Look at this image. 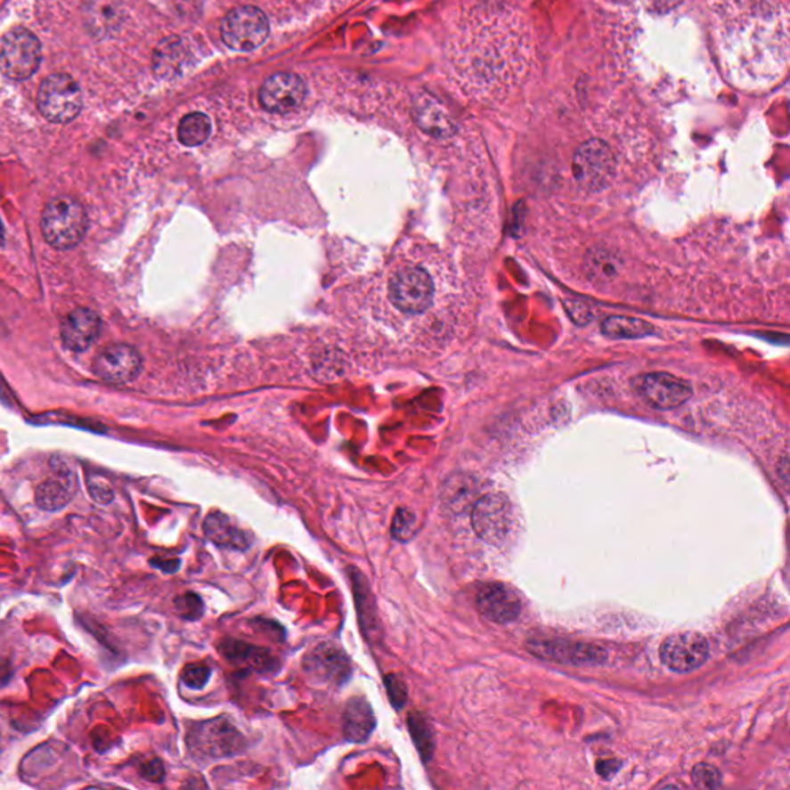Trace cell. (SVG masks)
Instances as JSON below:
<instances>
[{"label": "cell", "mask_w": 790, "mask_h": 790, "mask_svg": "<svg viewBox=\"0 0 790 790\" xmlns=\"http://www.w3.org/2000/svg\"><path fill=\"white\" fill-rule=\"evenodd\" d=\"M476 494V482L465 474H456L446 480L442 490L444 505L456 513L467 509Z\"/></svg>", "instance_id": "cell-23"}, {"label": "cell", "mask_w": 790, "mask_h": 790, "mask_svg": "<svg viewBox=\"0 0 790 790\" xmlns=\"http://www.w3.org/2000/svg\"><path fill=\"white\" fill-rule=\"evenodd\" d=\"M4 241V229H2V224H0V244Z\"/></svg>", "instance_id": "cell-37"}, {"label": "cell", "mask_w": 790, "mask_h": 790, "mask_svg": "<svg viewBox=\"0 0 790 790\" xmlns=\"http://www.w3.org/2000/svg\"><path fill=\"white\" fill-rule=\"evenodd\" d=\"M151 566H158L159 570L168 571V573H172V570L168 568V566H174L175 570H178L176 566H179L178 560H175V562H161V560H151Z\"/></svg>", "instance_id": "cell-36"}, {"label": "cell", "mask_w": 790, "mask_h": 790, "mask_svg": "<svg viewBox=\"0 0 790 790\" xmlns=\"http://www.w3.org/2000/svg\"><path fill=\"white\" fill-rule=\"evenodd\" d=\"M101 318L87 307H77L69 312L61 323V338L69 351L84 352L98 340L101 334Z\"/></svg>", "instance_id": "cell-15"}, {"label": "cell", "mask_w": 790, "mask_h": 790, "mask_svg": "<svg viewBox=\"0 0 790 790\" xmlns=\"http://www.w3.org/2000/svg\"><path fill=\"white\" fill-rule=\"evenodd\" d=\"M42 235L52 248L67 250L84 240L88 216L81 202L71 197H58L46 202L41 216Z\"/></svg>", "instance_id": "cell-2"}, {"label": "cell", "mask_w": 790, "mask_h": 790, "mask_svg": "<svg viewBox=\"0 0 790 790\" xmlns=\"http://www.w3.org/2000/svg\"><path fill=\"white\" fill-rule=\"evenodd\" d=\"M600 332L608 338H644L655 334V326L646 320L623 315L607 317L600 324Z\"/></svg>", "instance_id": "cell-22"}, {"label": "cell", "mask_w": 790, "mask_h": 790, "mask_svg": "<svg viewBox=\"0 0 790 790\" xmlns=\"http://www.w3.org/2000/svg\"><path fill=\"white\" fill-rule=\"evenodd\" d=\"M616 174V158L610 145L600 139L583 143L573 158V176L587 191H599L612 183Z\"/></svg>", "instance_id": "cell-3"}, {"label": "cell", "mask_w": 790, "mask_h": 790, "mask_svg": "<svg viewBox=\"0 0 790 790\" xmlns=\"http://www.w3.org/2000/svg\"><path fill=\"white\" fill-rule=\"evenodd\" d=\"M204 533L208 541L221 549L244 551L250 547V539L244 531L240 530L229 516L214 511L204 520Z\"/></svg>", "instance_id": "cell-20"}, {"label": "cell", "mask_w": 790, "mask_h": 790, "mask_svg": "<svg viewBox=\"0 0 790 790\" xmlns=\"http://www.w3.org/2000/svg\"><path fill=\"white\" fill-rule=\"evenodd\" d=\"M191 61V48L178 36L162 41L153 54V67L162 79H172L181 75Z\"/></svg>", "instance_id": "cell-18"}, {"label": "cell", "mask_w": 790, "mask_h": 790, "mask_svg": "<svg viewBox=\"0 0 790 790\" xmlns=\"http://www.w3.org/2000/svg\"><path fill=\"white\" fill-rule=\"evenodd\" d=\"M412 118L423 132L434 138H450L456 133V124L437 99L423 94L416 99Z\"/></svg>", "instance_id": "cell-17"}, {"label": "cell", "mask_w": 790, "mask_h": 790, "mask_svg": "<svg viewBox=\"0 0 790 790\" xmlns=\"http://www.w3.org/2000/svg\"><path fill=\"white\" fill-rule=\"evenodd\" d=\"M71 499H73V494L69 491V485L64 484V480H45L36 490V503L44 511H50V513L64 509L71 502Z\"/></svg>", "instance_id": "cell-24"}, {"label": "cell", "mask_w": 790, "mask_h": 790, "mask_svg": "<svg viewBox=\"0 0 790 790\" xmlns=\"http://www.w3.org/2000/svg\"><path fill=\"white\" fill-rule=\"evenodd\" d=\"M664 665L678 673H688L703 665L709 658V642L695 631L676 633L664 640L659 648Z\"/></svg>", "instance_id": "cell-10"}, {"label": "cell", "mask_w": 790, "mask_h": 790, "mask_svg": "<svg viewBox=\"0 0 790 790\" xmlns=\"http://www.w3.org/2000/svg\"><path fill=\"white\" fill-rule=\"evenodd\" d=\"M480 613L497 623H513L519 617L520 606L517 594L503 583H486L477 593Z\"/></svg>", "instance_id": "cell-16"}, {"label": "cell", "mask_w": 790, "mask_h": 790, "mask_svg": "<svg viewBox=\"0 0 790 790\" xmlns=\"http://www.w3.org/2000/svg\"><path fill=\"white\" fill-rule=\"evenodd\" d=\"M385 686H387V698L394 707L403 709L406 699H408V688H406L403 678L400 675H387L385 678Z\"/></svg>", "instance_id": "cell-31"}, {"label": "cell", "mask_w": 790, "mask_h": 790, "mask_svg": "<svg viewBox=\"0 0 790 790\" xmlns=\"http://www.w3.org/2000/svg\"><path fill=\"white\" fill-rule=\"evenodd\" d=\"M185 739L191 755L198 761H216L240 755L248 747V739L225 716L193 724Z\"/></svg>", "instance_id": "cell-1"}, {"label": "cell", "mask_w": 790, "mask_h": 790, "mask_svg": "<svg viewBox=\"0 0 790 790\" xmlns=\"http://www.w3.org/2000/svg\"><path fill=\"white\" fill-rule=\"evenodd\" d=\"M221 37L231 50L254 52L269 37V22L260 8L240 6L225 16Z\"/></svg>", "instance_id": "cell-6"}, {"label": "cell", "mask_w": 790, "mask_h": 790, "mask_svg": "<svg viewBox=\"0 0 790 790\" xmlns=\"http://www.w3.org/2000/svg\"><path fill=\"white\" fill-rule=\"evenodd\" d=\"M389 297L404 314H421L433 303V278L421 267H406L391 280Z\"/></svg>", "instance_id": "cell-7"}, {"label": "cell", "mask_w": 790, "mask_h": 790, "mask_svg": "<svg viewBox=\"0 0 790 790\" xmlns=\"http://www.w3.org/2000/svg\"><path fill=\"white\" fill-rule=\"evenodd\" d=\"M141 775H143L144 779H149V781H153V783H159V781L164 779L166 770H164V766H162V762L159 760H151V761L145 762L144 766H143Z\"/></svg>", "instance_id": "cell-35"}, {"label": "cell", "mask_w": 790, "mask_h": 790, "mask_svg": "<svg viewBox=\"0 0 790 790\" xmlns=\"http://www.w3.org/2000/svg\"><path fill=\"white\" fill-rule=\"evenodd\" d=\"M90 16H92L93 23H94V27H98V23H109V27H110V23H115V18L118 16V12H116L115 4H111V2H104V0H98V2H94V6H93L92 12H90Z\"/></svg>", "instance_id": "cell-33"}, {"label": "cell", "mask_w": 790, "mask_h": 790, "mask_svg": "<svg viewBox=\"0 0 790 790\" xmlns=\"http://www.w3.org/2000/svg\"><path fill=\"white\" fill-rule=\"evenodd\" d=\"M530 650L539 658L576 665H599L607 659L600 647L570 640H531Z\"/></svg>", "instance_id": "cell-14"}, {"label": "cell", "mask_w": 790, "mask_h": 790, "mask_svg": "<svg viewBox=\"0 0 790 790\" xmlns=\"http://www.w3.org/2000/svg\"><path fill=\"white\" fill-rule=\"evenodd\" d=\"M635 389L642 402L661 411L680 408L692 397L690 383L667 372L640 375L635 381Z\"/></svg>", "instance_id": "cell-8"}, {"label": "cell", "mask_w": 790, "mask_h": 790, "mask_svg": "<svg viewBox=\"0 0 790 790\" xmlns=\"http://www.w3.org/2000/svg\"><path fill=\"white\" fill-rule=\"evenodd\" d=\"M88 491H90L93 499L98 503L107 505V503H110L115 499L113 490L109 486V484L105 480L99 479V477H90L88 479Z\"/></svg>", "instance_id": "cell-34"}, {"label": "cell", "mask_w": 790, "mask_h": 790, "mask_svg": "<svg viewBox=\"0 0 790 790\" xmlns=\"http://www.w3.org/2000/svg\"><path fill=\"white\" fill-rule=\"evenodd\" d=\"M220 652L229 663L237 665V667H242V669L255 670L260 673L277 669V663L269 650H265L260 647L248 646L246 642L235 639L223 640Z\"/></svg>", "instance_id": "cell-19"}, {"label": "cell", "mask_w": 790, "mask_h": 790, "mask_svg": "<svg viewBox=\"0 0 790 790\" xmlns=\"http://www.w3.org/2000/svg\"><path fill=\"white\" fill-rule=\"evenodd\" d=\"M41 59V41L29 29H14L0 39V71L10 79H29L39 69Z\"/></svg>", "instance_id": "cell-4"}, {"label": "cell", "mask_w": 790, "mask_h": 790, "mask_svg": "<svg viewBox=\"0 0 790 790\" xmlns=\"http://www.w3.org/2000/svg\"><path fill=\"white\" fill-rule=\"evenodd\" d=\"M175 606H176V612L184 619H198L204 612L202 600L195 593H185L184 596H181L175 600Z\"/></svg>", "instance_id": "cell-32"}, {"label": "cell", "mask_w": 790, "mask_h": 790, "mask_svg": "<svg viewBox=\"0 0 790 790\" xmlns=\"http://www.w3.org/2000/svg\"><path fill=\"white\" fill-rule=\"evenodd\" d=\"M374 710L364 698H352L347 701L343 715V733L351 743H364L374 732Z\"/></svg>", "instance_id": "cell-21"}, {"label": "cell", "mask_w": 790, "mask_h": 790, "mask_svg": "<svg viewBox=\"0 0 790 790\" xmlns=\"http://www.w3.org/2000/svg\"><path fill=\"white\" fill-rule=\"evenodd\" d=\"M210 676H212V670L208 669V665H204V664H191V665H187L183 670L181 680L191 690H201V688L208 686Z\"/></svg>", "instance_id": "cell-29"}, {"label": "cell", "mask_w": 790, "mask_h": 790, "mask_svg": "<svg viewBox=\"0 0 790 790\" xmlns=\"http://www.w3.org/2000/svg\"><path fill=\"white\" fill-rule=\"evenodd\" d=\"M585 267L591 280L608 281L616 277L619 263L616 255L608 252L607 248H594L587 255Z\"/></svg>", "instance_id": "cell-26"}, {"label": "cell", "mask_w": 790, "mask_h": 790, "mask_svg": "<svg viewBox=\"0 0 790 790\" xmlns=\"http://www.w3.org/2000/svg\"><path fill=\"white\" fill-rule=\"evenodd\" d=\"M258 98L265 110L289 113L298 109L306 98V86L294 73H277L263 84Z\"/></svg>", "instance_id": "cell-13"}, {"label": "cell", "mask_w": 790, "mask_h": 790, "mask_svg": "<svg viewBox=\"0 0 790 790\" xmlns=\"http://www.w3.org/2000/svg\"><path fill=\"white\" fill-rule=\"evenodd\" d=\"M303 670L311 680L324 686H343L351 678L352 667L338 647L320 644L303 659Z\"/></svg>", "instance_id": "cell-11"}, {"label": "cell", "mask_w": 790, "mask_h": 790, "mask_svg": "<svg viewBox=\"0 0 790 790\" xmlns=\"http://www.w3.org/2000/svg\"><path fill=\"white\" fill-rule=\"evenodd\" d=\"M411 737L414 739L417 750L420 752L423 761H429L434 753V737L431 726L421 715H411L408 718Z\"/></svg>", "instance_id": "cell-27"}, {"label": "cell", "mask_w": 790, "mask_h": 790, "mask_svg": "<svg viewBox=\"0 0 790 790\" xmlns=\"http://www.w3.org/2000/svg\"><path fill=\"white\" fill-rule=\"evenodd\" d=\"M513 525V508L502 494H486L474 503L473 528L485 542L499 545Z\"/></svg>", "instance_id": "cell-9"}, {"label": "cell", "mask_w": 790, "mask_h": 790, "mask_svg": "<svg viewBox=\"0 0 790 790\" xmlns=\"http://www.w3.org/2000/svg\"><path fill=\"white\" fill-rule=\"evenodd\" d=\"M37 107L46 121H73L82 109L79 84L69 75L48 76L37 93Z\"/></svg>", "instance_id": "cell-5"}, {"label": "cell", "mask_w": 790, "mask_h": 790, "mask_svg": "<svg viewBox=\"0 0 790 790\" xmlns=\"http://www.w3.org/2000/svg\"><path fill=\"white\" fill-rule=\"evenodd\" d=\"M693 783L701 789H716L721 786V773L710 764H698L692 770Z\"/></svg>", "instance_id": "cell-30"}, {"label": "cell", "mask_w": 790, "mask_h": 790, "mask_svg": "<svg viewBox=\"0 0 790 790\" xmlns=\"http://www.w3.org/2000/svg\"><path fill=\"white\" fill-rule=\"evenodd\" d=\"M212 133V121L204 113H191L179 122L178 138L181 144L198 147L208 141Z\"/></svg>", "instance_id": "cell-25"}, {"label": "cell", "mask_w": 790, "mask_h": 790, "mask_svg": "<svg viewBox=\"0 0 790 790\" xmlns=\"http://www.w3.org/2000/svg\"><path fill=\"white\" fill-rule=\"evenodd\" d=\"M143 368L139 352L128 345H111L93 360V372L107 383L124 385L134 380Z\"/></svg>", "instance_id": "cell-12"}, {"label": "cell", "mask_w": 790, "mask_h": 790, "mask_svg": "<svg viewBox=\"0 0 790 790\" xmlns=\"http://www.w3.org/2000/svg\"><path fill=\"white\" fill-rule=\"evenodd\" d=\"M416 533V516L406 508H400L393 522V536L400 542H408Z\"/></svg>", "instance_id": "cell-28"}]
</instances>
